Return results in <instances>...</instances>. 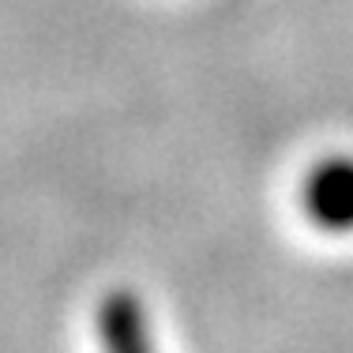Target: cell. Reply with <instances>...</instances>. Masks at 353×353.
<instances>
[{"instance_id":"obj_1","label":"cell","mask_w":353,"mask_h":353,"mask_svg":"<svg viewBox=\"0 0 353 353\" xmlns=\"http://www.w3.org/2000/svg\"><path fill=\"white\" fill-rule=\"evenodd\" d=\"M301 207L316 230L331 237L353 233V154H331L316 162L301 184Z\"/></svg>"},{"instance_id":"obj_2","label":"cell","mask_w":353,"mask_h":353,"mask_svg":"<svg viewBox=\"0 0 353 353\" xmlns=\"http://www.w3.org/2000/svg\"><path fill=\"white\" fill-rule=\"evenodd\" d=\"M94 334L102 353H158L150 312L139 293L132 290H109L98 301Z\"/></svg>"}]
</instances>
